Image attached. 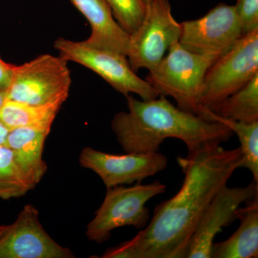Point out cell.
<instances>
[{"instance_id": "13", "label": "cell", "mask_w": 258, "mask_h": 258, "mask_svg": "<svg viewBox=\"0 0 258 258\" xmlns=\"http://www.w3.org/2000/svg\"><path fill=\"white\" fill-rule=\"evenodd\" d=\"M52 124L10 129L6 146L13 153L20 170L34 188L47 172L43 159L45 140Z\"/></svg>"}, {"instance_id": "17", "label": "cell", "mask_w": 258, "mask_h": 258, "mask_svg": "<svg viewBox=\"0 0 258 258\" xmlns=\"http://www.w3.org/2000/svg\"><path fill=\"white\" fill-rule=\"evenodd\" d=\"M211 112L225 119L247 123L257 122L258 74L237 92L219 103Z\"/></svg>"}, {"instance_id": "23", "label": "cell", "mask_w": 258, "mask_h": 258, "mask_svg": "<svg viewBox=\"0 0 258 258\" xmlns=\"http://www.w3.org/2000/svg\"><path fill=\"white\" fill-rule=\"evenodd\" d=\"M9 132L10 129L7 128V127L0 121V145L6 146L7 139H8Z\"/></svg>"}, {"instance_id": "3", "label": "cell", "mask_w": 258, "mask_h": 258, "mask_svg": "<svg viewBox=\"0 0 258 258\" xmlns=\"http://www.w3.org/2000/svg\"><path fill=\"white\" fill-rule=\"evenodd\" d=\"M219 57L190 52L176 42L145 80L159 95L172 97L180 109L201 116L204 79Z\"/></svg>"}, {"instance_id": "26", "label": "cell", "mask_w": 258, "mask_h": 258, "mask_svg": "<svg viewBox=\"0 0 258 258\" xmlns=\"http://www.w3.org/2000/svg\"><path fill=\"white\" fill-rule=\"evenodd\" d=\"M144 1H145V0H144Z\"/></svg>"}, {"instance_id": "20", "label": "cell", "mask_w": 258, "mask_h": 258, "mask_svg": "<svg viewBox=\"0 0 258 258\" xmlns=\"http://www.w3.org/2000/svg\"><path fill=\"white\" fill-rule=\"evenodd\" d=\"M115 21L131 36L137 31L145 16L144 0H106Z\"/></svg>"}, {"instance_id": "21", "label": "cell", "mask_w": 258, "mask_h": 258, "mask_svg": "<svg viewBox=\"0 0 258 258\" xmlns=\"http://www.w3.org/2000/svg\"><path fill=\"white\" fill-rule=\"evenodd\" d=\"M235 8L243 35L258 29V0H237Z\"/></svg>"}, {"instance_id": "9", "label": "cell", "mask_w": 258, "mask_h": 258, "mask_svg": "<svg viewBox=\"0 0 258 258\" xmlns=\"http://www.w3.org/2000/svg\"><path fill=\"white\" fill-rule=\"evenodd\" d=\"M180 25V45L200 55H222L243 36L235 5L224 3L205 16L182 22Z\"/></svg>"}, {"instance_id": "8", "label": "cell", "mask_w": 258, "mask_h": 258, "mask_svg": "<svg viewBox=\"0 0 258 258\" xmlns=\"http://www.w3.org/2000/svg\"><path fill=\"white\" fill-rule=\"evenodd\" d=\"M145 16L138 30L130 36L126 56L135 73L154 69L171 45L179 41L181 34V25L173 17L169 0H145Z\"/></svg>"}, {"instance_id": "22", "label": "cell", "mask_w": 258, "mask_h": 258, "mask_svg": "<svg viewBox=\"0 0 258 258\" xmlns=\"http://www.w3.org/2000/svg\"><path fill=\"white\" fill-rule=\"evenodd\" d=\"M15 68V64L8 63L0 57V91H8Z\"/></svg>"}, {"instance_id": "18", "label": "cell", "mask_w": 258, "mask_h": 258, "mask_svg": "<svg viewBox=\"0 0 258 258\" xmlns=\"http://www.w3.org/2000/svg\"><path fill=\"white\" fill-rule=\"evenodd\" d=\"M203 117L223 123L237 136L242 154L240 168L248 169L253 176L254 181L258 182V121L247 123L225 119L208 110L204 111Z\"/></svg>"}, {"instance_id": "24", "label": "cell", "mask_w": 258, "mask_h": 258, "mask_svg": "<svg viewBox=\"0 0 258 258\" xmlns=\"http://www.w3.org/2000/svg\"><path fill=\"white\" fill-rule=\"evenodd\" d=\"M6 99V92H5V91H0V108L3 106V103H5Z\"/></svg>"}, {"instance_id": "25", "label": "cell", "mask_w": 258, "mask_h": 258, "mask_svg": "<svg viewBox=\"0 0 258 258\" xmlns=\"http://www.w3.org/2000/svg\"><path fill=\"white\" fill-rule=\"evenodd\" d=\"M8 227H9V225H0V238L3 237V235L8 230Z\"/></svg>"}, {"instance_id": "2", "label": "cell", "mask_w": 258, "mask_h": 258, "mask_svg": "<svg viewBox=\"0 0 258 258\" xmlns=\"http://www.w3.org/2000/svg\"><path fill=\"white\" fill-rule=\"evenodd\" d=\"M128 111L113 117L111 128L126 153L157 152L166 139L182 141L188 153L228 142L233 132L218 121L183 111L159 95L139 101L126 96Z\"/></svg>"}, {"instance_id": "11", "label": "cell", "mask_w": 258, "mask_h": 258, "mask_svg": "<svg viewBox=\"0 0 258 258\" xmlns=\"http://www.w3.org/2000/svg\"><path fill=\"white\" fill-rule=\"evenodd\" d=\"M257 195L258 182L254 180L245 186H222L200 217L190 240L186 258H210L217 234L237 220V211L242 204L250 201Z\"/></svg>"}, {"instance_id": "6", "label": "cell", "mask_w": 258, "mask_h": 258, "mask_svg": "<svg viewBox=\"0 0 258 258\" xmlns=\"http://www.w3.org/2000/svg\"><path fill=\"white\" fill-rule=\"evenodd\" d=\"M257 74L258 29L243 35L209 68L204 79L201 117Z\"/></svg>"}, {"instance_id": "19", "label": "cell", "mask_w": 258, "mask_h": 258, "mask_svg": "<svg viewBox=\"0 0 258 258\" xmlns=\"http://www.w3.org/2000/svg\"><path fill=\"white\" fill-rule=\"evenodd\" d=\"M34 189L20 170L11 150L0 145V199L9 200L25 196Z\"/></svg>"}, {"instance_id": "14", "label": "cell", "mask_w": 258, "mask_h": 258, "mask_svg": "<svg viewBox=\"0 0 258 258\" xmlns=\"http://www.w3.org/2000/svg\"><path fill=\"white\" fill-rule=\"evenodd\" d=\"M91 28L85 42L91 46L114 51L127 56L130 36L115 21L106 0H71Z\"/></svg>"}, {"instance_id": "15", "label": "cell", "mask_w": 258, "mask_h": 258, "mask_svg": "<svg viewBox=\"0 0 258 258\" xmlns=\"http://www.w3.org/2000/svg\"><path fill=\"white\" fill-rule=\"evenodd\" d=\"M237 210L240 227L230 238L213 243L210 258L258 257V195Z\"/></svg>"}, {"instance_id": "1", "label": "cell", "mask_w": 258, "mask_h": 258, "mask_svg": "<svg viewBox=\"0 0 258 258\" xmlns=\"http://www.w3.org/2000/svg\"><path fill=\"white\" fill-rule=\"evenodd\" d=\"M177 161L184 174L179 191L156 207L152 220L134 238L106 249L102 258H186L200 217L240 168L242 154L240 147L208 145Z\"/></svg>"}, {"instance_id": "16", "label": "cell", "mask_w": 258, "mask_h": 258, "mask_svg": "<svg viewBox=\"0 0 258 258\" xmlns=\"http://www.w3.org/2000/svg\"><path fill=\"white\" fill-rule=\"evenodd\" d=\"M62 103L35 106L6 99L0 108V121L10 129L52 124Z\"/></svg>"}, {"instance_id": "12", "label": "cell", "mask_w": 258, "mask_h": 258, "mask_svg": "<svg viewBox=\"0 0 258 258\" xmlns=\"http://www.w3.org/2000/svg\"><path fill=\"white\" fill-rule=\"evenodd\" d=\"M71 249L55 242L43 228L39 212L26 205L0 238V258H74Z\"/></svg>"}, {"instance_id": "5", "label": "cell", "mask_w": 258, "mask_h": 258, "mask_svg": "<svg viewBox=\"0 0 258 258\" xmlns=\"http://www.w3.org/2000/svg\"><path fill=\"white\" fill-rule=\"evenodd\" d=\"M71 86L68 61L44 54L21 66H15L7 99L35 106L62 103Z\"/></svg>"}, {"instance_id": "4", "label": "cell", "mask_w": 258, "mask_h": 258, "mask_svg": "<svg viewBox=\"0 0 258 258\" xmlns=\"http://www.w3.org/2000/svg\"><path fill=\"white\" fill-rule=\"evenodd\" d=\"M166 189V185L159 180L149 184L138 182L132 186L118 185L108 188L103 203L87 226L88 240L103 243L111 237L112 231L125 226L143 230L150 217L146 204Z\"/></svg>"}, {"instance_id": "7", "label": "cell", "mask_w": 258, "mask_h": 258, "mask_svg": "<svg viewBox=\"0 0 258 258\" xmlns=\"http://www.w3.org/2000/svg\"><path fill=\"white\" fill-rule=\"evenodd\" d=\"M54 47L64 60L77 62L91 70L125 96L135 93L144 101L159 96V93L146 80L136 74L124 55L91 46L85 41H73L62 37L55 40Z\"/></svg>"}, {"instance_id": "10", "label": "cell", "mask_w": 258, "mask_h": 258, "mask_svg": "<svg viewBox=\"0 0 258 258\" xmlns=\"http://www.w3.org/2000/svg\"><path fill=\"white\" fill-rule=\"evenodd\" d=\"M79 162L83 168L98 174L108 189L135 181L141 182L155 175L166 169L168 159L158 152L117 155L87 147L81 151Z\"/></svg>"}]
</instances>
